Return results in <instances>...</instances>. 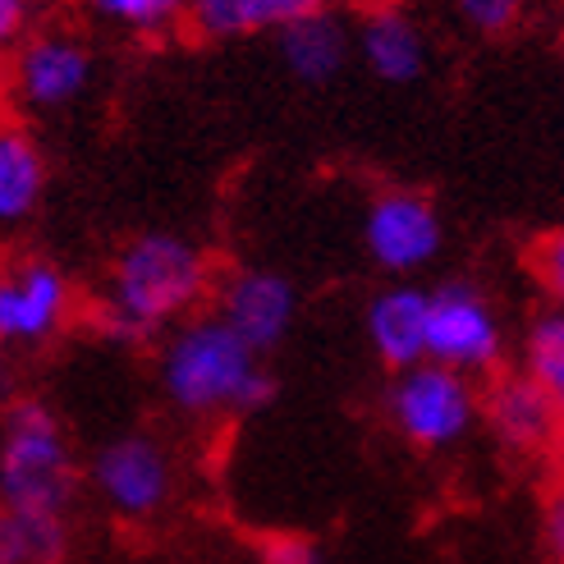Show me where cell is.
Wrapping results in <instances>:
<instances>
[{"label":"cell","mask_w":564,"mask_h":564,"mask_svg":"<svg viewBox=\"0 0 564 564\" xmlns=\"http://www.w3.org/2000/svg\"><path fill=\"white\" fill-rule=\"evenodd\" d=\"M212 294V262L207 252L184 235L148 230L129 239L106 275L101 294V326L110 340H148L193 317L197 303Z\"/></svg>","instance_id":"obj_1"},{"label":"cell","mask_w":564,"mask_h":564,"mask_svg":"<svg viewBox=\"0 0 564 564\" xmlns=\"http://www.w3.org/2000/svg\"><path fill=\"white\" fill-rule=\"evenodd\" d=\"M161 394L184 417H235L271 404L275 381L267 358L252 354L216 313H193L171 326L156 358Z\"/></svg>","instance_id":"obj_2"},{"label":"cell","mask_w":564,"mask_h":564,"mask_svg":"<svg viewBox=\"0 0 564 564\" xmlns=\"http://www.w3.org/2000/svg\"><path fill=\"white\" fill-rule=\"evenodd\" d=\"M78 491L74 445L65 422L42 400H19L0 422V505L65 519Z\"/></svg>","instance_id":"obj_3"},{"label":"cell","mask_w":564,"mask_h":564,"mask_svg":"<svg viewBox=\"0 0 564 564\" xmlns=\"http://www.w3.org/2000/svg\"><path fill=\"white\" fill-rule=\"evenodd\" d=\"M477 413H482V400H477L473 377L441 368L432 358L400 368L386 390L390 427L409 445L427 449V455H441V449H455L459 441H468V432L477 427Z\"/></svg>","instance_id":"obj_4"},{"label":"cell","mask_w":564,"mask_h":564,"mask_svg":"<svg viewBox=\"0 0 564 564\" xmlns=\"http://www.w3.org/2000/svg\"><path fill=\"white\" fill-rule=\"evenodd\" d=\"M93 78H97V55L78 33H69V28H33L10 51L6 93L33 116H55V110H69L88 97Z\"/></svg>","instance_id":"obj_5"},{"label":"cell","mask_w":564,"mask_h":564,"mask_svg":"<svg viewBox=\"0 0 564 564\" xmlns=\"http://www.w3.org/2000/svg\"><path fill=\"white\" fill-rule=\"evenodd\" d=\"M427 358L464 377L491 372L505 358V322L482 285L445 280L427 290Z\"/></svg>","instance_id":"obj_6"},{"label":"cell","mask_w":564,"mask_h":564,"mask_svg":"<svg viewBox=\"0 0 564 564\" xmlns=\"http://www.w3.org/2000/svg\"><path fill=\"white\" fill-rule=\"evenodd\" d=\"M93 491L120 519H152L175 496V459L156 436L124 432L93 455Z\"/></svg>","instance_id":"obj_7"},{"label":"cell","mask_w":564,"mask_h":564,"mask_svg":"<svg viewBox=\"0 0 564 564\" xmlns=\"http://www.w3.org/2000/svg\"><path fill=\"white\" fill-rule=\"evenodd\" d=\"M445 225L432 197L413 188H386L362 212V248L372 267H381L394 280H413L441 258Z\"/></svg>","instance_id":"obj_8"},{"label":"cell","mask_w":564,"mask_h":564,"mask_svg":"<svg viewBox=\"0 0 564 564\" xmlns=\"http://www.w3.org/2000/svg\"><path fill=\"white\" fill-rule=\"evenodd\" d=\"M74 313L69 275L46 258H23L0 267V345L42 349L65 330Z\"/></svg>","instance_id":"obj_9"},{"label":"cell","mask_w":564,"mask_h":564,"mask_svg":"<svg viewBox=\"0 0 564 564\" xmlns=\"http://www.w3.org/2000/svg\"><path fill=\"white\" fill-rule=\"evenodd\" d=\"M216 317L230 326L252 354H271L285 345V335L294 330L299 317V290L290 275L248 267L235 271L230 280H220L216 290Z\"/></svg>","instance_id":"obj_10"},{"label":"cell","mask_w":564,"mask_h":564,"mask_svg":"<svg viewBox=\"0 0 564 564\" xmlns=\"http://www.w3.org/2000/svg\"><path fill=\"white\" fill-rule=\"evenodd\" d=\"M362 330H368L372 354L390 372L427 358V290L413 280H390L386 290L368 299Z\"/></svg>","instance_id":"obj_11"},{"label":"cell","mask_w":564,"mask_h":564,"mask_svg":"<svg viewBox=\"0 0 564 564\" xmlns=\"http://www.w3.org/2000/svg\"><path fill=\"white\" fill-rule=\"evenodd\" d=\"M487 427L491 436L514 449V455H532V449H546L560 432V400L551 390H542L538 381H528L523 372L500 377L491 386V394L482 400Z\"/></svg>","instance_id":"obj_12"},{"label":"cell","mask_w":564,"mask_h":564,"mask_svg":"<svg viewBox=\"0 0 564 564\" xmlns=\"http://www.w3.org/2000/svg\"><path fill=\"white\" fill-rule=\"evenodd\" d=\"M46 152L33 133L14 120H0V248L14 243L46 197Z\"/></svg>","instance_id":"obj_13"},{"label":"cell","mask_w":564,"mask_h":564,"mask_svg":"<svg viewBox=\"0 0 564 564\" xmlns=\"http://www.w3.org/2000/svg\"><path fill=\"white\" fill-rule=\"evenodd\" d=\"M354 51L381 83L409 88L427 74V33L400 6H381L354 28Z\"/></svg>","instance_id":"obj_14"},{"label":"cell","mask_w":564,"mask_h":564,"mask_svg":"<svg viewBox=\"0 0 564 564\" xmlns=\"http://www.w3.org/2000/svg\"><path fill=\"white\" fill-rule=\"evenodd\" d=\"M317 10H330V0H188L184 28L203 42H239L258 33H280Z\"/></svg>","instance_id":"obj_15"},{"label":"cell","mask_w":564,"mask_h":564,"mask_svg":"<svg viewBox=\"0 0 564 564\" xmlns=\"http://www.w3.org/2000/svg\"><path fill=\"white\" fill-rule=\"evenodd\" d=\"M275 46H280V61H285V69L307 83V88H322V83H330L335 74L345 69L349 51H354V28L330 10H317L307 14L290 28H280L275 33Z\"/></svg>","instance_id":"obj_16"},{"label":"cell","mask_w":564,"mask_h":564,"mask_svg":"<svg viewBox=\"0 0 564 564\" xmlns=\"http://www.w3.org/2000/svg\"><path fill=\"white\" fill-rule=\"evenodd\" d=\"M65 546H69L65 519L0 505V564H61Z\"/></svg>","instance_id":"obj_17"},{"label":"cell","mask_w":564,"mask_h":564,"mask_svg":"<svg viewBox=\"0 0 564 564\" xmlns=\"http://www.w3.org/2000/svg\"><path fill=\"white\" fill-rule=\"evenodd\" d=\"M88 14L116 33L143 37V42H161L184 28V6L188 0H83Z\"/></svg>","instance_id":"obj_18"},{"label":"cell","mask_w":564,"mask_h":564,"mask_svg":"<svg viewBox=\"0 0 564 564\" xmlns=\"http://www.w3.org/2000/svg\"><path fill=\"white\" fill-rule=\"evenodd\" d=\"M523 377L538 381L542 390H551L555 400L564 394V313H560V307H542V313L528 322V335H523Z\"/></svg>","instance_id":"obj_19"},{"label":"cell","mask_w":564,"mask_h":564,"mask_svg":"<svg viewBox=\"0 0 564 564\" xmlns=\"http://www.w3.org/2000/svg\"><path fill=\"white\" fill-rule=\"evenodd\" d=\"M455 14L482 37H505L514 33L528 14V0H455Z\"/></svg>","instance_id":"obj_20"},{"label":"cell","mask_w":564,"mask_h":564,"mask_svg":"<svg viewBox=\"0 0 564 564\" xmlns=\"http://www.w3.org/2000/svg\"><path fill=\"white\" fill-rule=\"evenodd\" d=\"M262 564H330L326 546L299 532H280V538L262 542Z\"/></svg>","instance_id":"obj_21"},{"label":"cell","mask_w":564,"mask_h":564,"mask_svg":"<svg viewBox=\"0 0 564 564\" xmlns=\"http://www.w3.org/2000/svg\"><path fill=\"white\" fill-rule=\"evenodd\" d=\"M37 23V0H0V55H10Z\"/></svg>","instance_id":"obj_22"},{"label":"cell","mask_w":564,"mask_h":564,"mask_svg":"<svg viewBox=\"0 0 564 564\" xmlns=\"http://www.w3.org/2000/svg\"><path fill=\"white\" fill-rule=\"evenodd\" d=\"M560 258H564V239L555 235V239L542 243V258H538L542 262V275H546V290H555V294H560V280H564V262Z\"/></svg>","instance_id":"obj_23"},{"label":"cell","mask_w":564,"mask_h":564,"mask_svg":"<svg viewBox=\"0 0 564 564\" xmlns=\"http://www.w3.org/2000/svg\"><path fill=\"white\" fill-rule=\"evenodd\" d=\"M546 546H551L555 560H560V551H564V505H560V500L546 510Z\"/></svg>","instance_id":"obj_24"},{"label":"cell","mask_w":564,"mask_h":564,"mask_svg":"<svg viewBox=\"0 0 564 564\" xmlns=\"http://www.w3.org/2000/svg\"><path fill=\"white\" fill-rule=\"evenodd\" d=\"M0 116H6V69H0Z\"/></svg>","instance_id":"obj_25"},{"label":"cell","mask_w":564,"mask_h":564,"mask_svg":"<svg viewBox=\"0 0 564 564\" xmlns=\"http://www.w3.org/2000/svg\"><path fill=\"white\" fill-rule=\"evenodd\" d=\"M381 6H413V0H381Z\"/></svg>","instance_id":"obj_26"},{"label":"cell","mask_w":564,"mask_h":564,"mask_svg":"<svg viewBox=\"0 0 564 564\" xmlns=\"http://www.w3.org/2000/svg\"><path fill=\"white\" fill-rule=\"evenodd\" d=\"M0 349H6V345H0Z\"/></svg>","instance_id":"obj_27"}]
</instances>
